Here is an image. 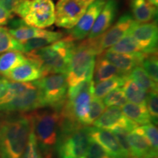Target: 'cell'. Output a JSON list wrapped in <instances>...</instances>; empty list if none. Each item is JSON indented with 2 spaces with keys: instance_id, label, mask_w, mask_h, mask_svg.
Returning a JSON list of instances; mask_svg holds the SVG:
<instances>
[{
  "instance_id": "6da1fadb",
  "label": "cell",
  "mask_w": 158,
  "mask_h": 158,
  "mask_svg": "<svg viewBox=\"0 0 158 158\" xmlns=\"http://www.w3.org/2000/svg\"><path fill=\"white\" fill-rule=\"evenodd\" d=\"M75 47L74 40L68 36L26 54V56L38 65L43 77L51 74H66Z\"/></svg>"
},
{
  "instance_id": "7a4b0ae2",
  "label": "cell",
  "mask_w": 158,
  "mask_h": 158,
  "mask_svg": "<svg viewBox=\"0 0 158 158\" xmlns=\"http://www.w3.org/2000/svg\"><path fill=\"white\" fill-rule=\"evenodd\" d=\"M31 128L29 115L0 122V158H22Z\"/></svg>"
},
{
  "instance_id": "3957f363",
  "label": "cell",
  "mask_w": 158,
  "mask_h": 158,
  "mask_svg": "<svg viewBox=\"0 0 158 158\" xmlns=\"http://www.w3.org/2000/svg\"><path fill=\"white\" fill-rule=\"evenodd\" d=\"M59 133V158H80L86 155L90 140L89 127L62 116Z\"/></svg>"
},
{
  "instance_id": "277c9868",
  "label": "cell",
  "mask_w": 158,
  "mask_h": 158,
  "mask_svg": "<svg viewBox=\"0 0 158 158\" xmlns=\"http://www.w3.org/2000/svg\"><path fill=\"white\" fill-rule=\"evenodd\" d=\"M97 56L98 54L90 40L83 41L75 47L66 73L68 87L93 79Z\"/></svg>"
},
{
  "instance_id": "5b68a950",
  "label": "cell",
  "mask_w": 158,
  "mask_h": 158,
  "mask_svg": "<svg viewBox=\"0 0 158 158\" xmlns=\"http://www.w3.org/2000/svg\"><path fill=\"white\" fill-rule=\"evenodd\" d=\"M31 125L39 145L46 151L56 145L62 116L58 110H45L30 114Z\"/></svg>"
},
{
  "instance_id": "8992f818",
  "label": "cell",
  "mask_w": 158,
  "mask_h": 158,
  "mask_svg": "<svg viewBox=\"0 0 158 158\" xmlns=\"http://www.w3.org/2000/svg\"><path fill=\"white\" fill-rule=\"evenodd\" d=\"M15 13L25 24L43 29L54 23L55 5L52 0H22Z\"/></svg>"
},
{
  "instance_id": "52a82bcc",
  "label": "cell",
  "mask_w": 158,
  "mask_h": 158,
  "mask_svg": "<svg viewBox=\"0 0 158 158\" xmlns=\"http://www.w3.org/2000/svg\"><path fill=\"white\" fill-rule=\"evenodd\" d=\"M41 96L43 107L62 109L67 98L68 83L66 74H51L35 81Z\"/></svg>"
},
{
  "instance_id": "ba28073f",
  "label": "cell",
  "mask_w": 158,
  "mask_h": 158,
  "mask_svg": "<svg viewBox=\"0 0 158 158\" xmlns=\"http://www.w3.org/2000/svg\"><path fill=\"white\" fill-rule=\"evenodd\" d=\"M94 0H58L55 7L54 23L59 27L71 29Z\"/></svg>"
},
{
  "instance_id": "9c48e42d",
  "label": "cell",
  "mask_w": 158,
  "mask_h": 158,
  "mask_svg": "<svg viewBox=\"0 0 158 158\" xmlns=\"http://www.w3.org/2000/svg\"><path fill=\"white\" fill-rule=\"evenodd\" d=\"M137 23V21H135L130 13H125L118 19L115 24L107 29L103 34L96 38L91 39L98 55L101 54L104 51L116 44L122 37L128 34Z\"/></svg>"
},
{
  "instance_id": "30bf717a",
  "label": "cell",
  "mask_w": 158,
  "mask_h": 158,
  "mask_svg": "<svg viewBox=\"0 0 158 158\" xmlns=\"http://www.w3.org/2000/svg\"><path fill=\"white\" fill-rule=\"evenodd\" d=\"M40 108H43L40 92L35 84L34 87L18 94L7 103L0 105V111L27 112Z\"/></svg>"
},
{
  "instance_id": "8fae6325",
  "label": "cell",
  "mask_w": 158,
  "mask_h": 158,
  "mask_svg": "<svg viewBox=\"0 0 158 158\" xmlns=\"http://www.w3.org/2000/svg\"><path fill=\"white\" fill-rule=\"evenodd\" d=\"M93 124L94 127L110 131L121 128L127 130L129 133L138 127V124L124 116L122 109L116 106L106 108L98 119L94 122Z\"/></svg>"
},
{
  "instance_id": "7c38bea8",
  "label": "cell",
  "mask_w": 158,
  "mask_h": 158,
  "mask_svg": "<svg viewBox=\"0 0 158 158\" xmlns=\"http://www.w3.org/2000/svg\"><path fill=\"white\" fill-rule=\"evenodd\" d=\"M144 54H157L158 29L156 22L137 23L130 31Z\"/></svg>"
},
{
  "instance_id": "4fadbf2b",
  "label": "cell",
  "mask_w": 158,
  "mask_h": 158,
  "mask_svg": "<svg viewBox=\"0 0 158 158\" xmlns=\"http://www.w3.org/2000/svg\"><path fill=\"white\" fill-rule=\"evenodd\" d=\"M107 0H94L78 20L76 26L71 29L70 36L74 40H81L86 38L95 22L100 11L103 8Z\"/></svg>"
},
{
  "instance_id": "5bb4252c",
  "label": "cell",
  "mask_w": 158,
  "mask_h": 158,
  "mask_svg": "<svg viewBox=\"0 0 158 158\" xmlns=\"http://www.w3.org/2000/svg\"><path fill=\"white\" fill-rule=\"evenodd\" d=\"M89 134L100 144L111 158H130L122 149L117 139L110 130L89 127Z\"/></svg>"
},
{
  "instance_id": "9a60e30c",
  "label": "cell",
  "mask_w": 158,
  "mask_h": 158,
  "mask_svg": "<svg viewBox=\"0 0 158 158\" xmlns=\"http://www.w3.org/2000/svg\"><path fill=\"white\" fill-rule=\"evenodd\" d=\"M102 56L114 65L124 76H127L135 67L140 66L147 54H121L106 50L102 52Z\"/></svg>"
},
{
  "instance_id": "2e32d148",
  "label": "cell",
  "mask_w": 158,
  "mask_h": 158,
  "mask_svg": "<svg viewBox=\"0 0 158 158\" xmlns=\"http://www.w3.org/2000/svg\"><path fill=\"white\" fill-rule=\"evenodd\" d=\"M117 12V2L116 0H107L89 33L88 39L96 38L109 29L116 19Z\"/></svg>"
},
{
  "instance_id": "e0dca14e",
  "label": "cell",
  "mask_w": 158,
  "mask_h": 158,
  "mask_svg": "<svg viewBox=\"0 0 158 158\" xmlns=\"http://www.w3.org/2000/svg\"><path fill=\"white\" fill-rule=\"evenodd\" d=\"M42 77V72L40 67L28 59L5 76L7 79L15 82L35 81Z\"/></svg>"
},
{
  "instance_id": "ac0fdd59",
  "label": "cell",
  "mask_w": 158,
  "mask_h": 158,
  "mask_svg": "<svg viewBox=\"0 0 158 158\" xmlns=\"http://www.w3.org/2000/svg\"><path fill=\"white\" fill-rule=\"evenodd\" d=\"M130 6L133 19L138 23L150 22L157 17V7L150 5L147 0H131Z\"/></svg>"
},
{
  "instance_id": "d6986e66",
  "label": "cell",
  "mask_w": 158,
  "mask_h": 158,
  "mask_svg": "<svg viewBox=\"0 0 158 158\" xmlns=\"http://www.w3.org/2000/svg\"><path fill=\"white\" fill-rule=\"evenodd\" d=\"M124 76L120 71L116 68L114 65L110 63L109 61L102 56V54L99 55L96 58L95 65L94 69V83H99L107 80L114 76Z\"/></svg>"
},
{
  "instance_id": "ffe728a7",
  "label": "cell",
  "mask_w": 158,
  "mask_h": 158,
  "mask_svg": "<svg viewBox=\"0 0 158 158\" xmlns=\"http://www.w3.org/2000/svg\"><path fill=\"white\" fill-rule=\"evenodd\" d=\"M127 140L130 156L133 157L143 158L152 149V147L147 138L134 130L128 133Z\"/></svg>"
},
{
  "instance_id": "44dd1931",
  "label": "cell",
  "mask_w": 158,
  "mask_h": 158,
  "mask_svg": "<svg viewBox=\"0 0 158 158\" xmlns=\"http://www.w3.org/2000/svg\"><path fill=\"white\" fill-rule=\"evenodd\" d=\"M122 113L128 118L139 124L152 123V119L146 105L126 102L122 106Z\"/></svg>"
},
{
  "instance_id": "7402d4cb",
  "label": "cell",
  "mask_w": 158,
  "mask_h": 158,
  "mask_svg": "<svg viewBox=\"0 0 158 158\" xmlns=\"http://www.w3.org/2000/svg\"><path fill=\"white\" fill-rule=\"evenodd\" d=\"M27 60V56L21 51H10L0 55V76L6 75L16 67Z\"/></svg>"
},
{
  "instance_id": "603a6c76",
  "label": "cell",
  "mask_w": 158,
  "mask_h": 158,
  "mask_svg": "<svg viewBox=\"0 0 158 158\" xmlns=\"http://www.w3.org/2000/svg\"><path fill=\"white\" fill-rule=\"evenodd\" d=\"M8 31L10 34L21 43L35 37H44L51 32V31H48L46 29L30 27L25 24V23H22L16 28L11 29Z\"/></svg>"
},
{
  "instance_id": "cb8c5ba5",
  "label": "cell",
  "mask_w": 158,
  "mask_h": 158,
  "mask_svg": "<svg viewBox=\"0 0 158 158\" xmlns=\"http://www.w3.org/2000/svg\"><path fill=\"white\" fill-rule=\"evenodd\" d=\"M62 33L58 32V31H51V32L48 35H45L44 37H35V38L29 40L21 43L23 48L22 53H23V54H28L31 51L52 44V43L62 39Z\"/></svg>"
},
{
  "instance_id": "d4e9b609",
  "label": "cell",
  "mask_w": 158,
  "mask_h": 158,
  "mask_svg": "<svg viewBox=\"0 0 158 158\" xmlns=\"http://www.w3.org/2000/svg\"><path fill=\"white\" fill-rule=\"evenodd\" d=\"M122 86L123 87L122 89L125 94L126 98L127 100L130 101V102L146 105L147 92L140 87L132 79L129 78L127 76L126 77Z\"/></svg>"
},
{
  "instance_id": "484cf974",
  "label": "cell",
  "mask_w": 158,
  "mask_h": 158,
  "mask_svg": "<svg viewBox=\"0 0 158 158\" xmlns=\"http://www.w3.org/2000/svg\"><path fill=\"white\" fill-rule=\"evenodd\" d=\"M108 50L116 53H121V54H136L143 53L135 38L130 32Z\"/></svg>"
},
{
  "instance_id": "4316f807",
  "label": "cell",
  "mask_w": 158,
  "mask_h": 158,
  "mask_svg": "<svg viewBox=\"0 0 158 158\" xmlns=\"http://www.w3.org/2000/svg\"><path fill=\"white\" fill-rule=\"evenodd\" d=\"M127 77L132 79L147 92L151 91H157V83L154 81L141 66L135 67L130 73Z\"/></svg>"
},
{
  "instance_id": "83f0119b",
  "label": "cell",
  "mask_w": 158,
  "mask_h": 158,
  "mask_svg": "<svg viewBox=\"0 0 158 158\" xmlns=\"http://www.w3.org/2000/svg\"><path fill=\"white\" fill-rule=\"evenodd\" d=\"M125 78L126 77L117 76L103 81L96 83L94 86V96L98 98H103L111 91L123 86Z\"/></svg>"
},
{
  "instance_id": "f1b7e54d",
  "label": "cell",
  "mask_w": 158,
  "mask_h": 158,
  "mask_svg": "<svg viewBox=\"0 0 158 158\" xmlns=\"http://www.w3.org/2000/svg\"><path fill=\"white\" fill-rule=\"evenodd\" d=\"M22 45L10 34L9 31L0 27V54L10 51L22 52Z\"/></svg>"
},
{
  "instance_id": "f546056e",
  "label": "cell",
  "mask_w": 158,
  "mask_h": 158,
  "mask_svg": "<svg viewBox=\"0 0 158 158\" xmlns=\"http://www.w3.org/2000/svg\"><path fill=\"white\" fill-rule=\"evenodd\" d=\"M106 109V106L100 98H98L93 96L90 102L89 110L87 117L85 119L84 125H90L94 123L95 120L98 119L102 112Z\"/></svg>"
},
{
  "instance_id": "4dcf8cb0",
  "label": "cell",
  "mask_w": 158,
  "mask_h": 158,
  "mask_svg": "<svg viewBox=\"0 0 158 158\" xmlns=\"http://www.w3.org/2000/svg\"><path fill=\"white\" fill-rule=\"evenodd\" d=\"M145 72L154 81H158V62L157 54H147L142 61L141 64Z\"/></svg>"
},
{
  "instance_id": "1f68e13d",
  "label": "cell",
  "mask_w": 158,
  "mask_h": 158,
  "mask_svg": "<svg viewBox=\"0 0 158 158\" xmlns=\"http://www.w3.org/2000/svg\"><path fill=\"white\" fill-rule=\"evenodd\" d=\"M127 100L123 90L120 87L111 91L103 98L105 106H107L108 107H110V106L122 107L127 102Z\"/></svg>"
},
{
  "instance_id": "d6a6232c",
  "label": "cell",
  "mask_w": 158,
  "mask_h": 158,
  "mask_svg": "<svg viewBox=\"0 0 158 158\" xmlns=\"http://www.w3.org/2000/svg\"><path fill=\"white\" fill-rule=\"evenodd\" d=\"M22 158H43L40 151V147H39V143L35 137L32 128H31L28 141L23 152Z\"/></svg>"
},
{
  "instance_id": "836d02e7",
  "label": "cell",
  "mask_w": 158,
  "mask_h": 158,
  "mask_svg": "<svg viewBox=\"0 0 158 158\" xmlns=\"http://www.w3.org/2000/svg\"><path fill=\"white\" fill-rule=\"evenodd\" d=\"M136 133L141 134L149 141L154 149H158V131L157 128L153 124H144L141 127H138L134 130Z\"/></svg>"
},
{
  "instance_id": "e575fe53",
  "label": "cell",
  "mask_w": 158,
  "mask_h": 158,
  "mask_svg": "<svg viewBox=\"0 0 158 158\" xmlns=\"http://www.w3.org/2000/svg\"><path fill=\"white\" fill-rule=\"evenodd\" d=\"M158 98L157 91H151L147 93L146 106L149 112L152 122L157 124L158 118Z\"/></svg>"
},
{
  "instance_id": "d590c367",
  "label": "cell",
  "mask_w": 158,
  "mask_h": 158,
  "mask_svg": "<svg viewBox=\"0 0 158 158\" xmlns=\"http://www.w3.org/2000/svg\"><path fill=\"white\" fill-rule=\"evenodd\" d=\"M86 158H111L101 146L90 137Z\"/></svg>"
},
{
  "instance_id": "8d00e7d4",
  "label": "cell",
  "mask_w": 158,
  "mask_h": 158,
  "mask_svg": "<svg viewBox=\"0 0 158 158\" xmlns=\"http://www.w3.org/2000/svg\"><path fill=\"white\" fill-rule=\"evenodd\" d=\"M110 132L114 134L116 139H117L118 143H119L120 147H121L122 149L124 151V152L127 156H129L130 157H131V156H130L129 143H128L127 140V135L129 133V132L124 129H121V128L113 130Z\"/></svg>"
},
{
  "instance_id": "74e56055",
  "label": "cell",
  "mask_w": 158,
  "mask_h": 158,
  "mask_svg": "<svg viewBox=\"0 0 158 158\" xmlns=\"http://www.w3.org/2000/svg\"><path fill=\"white\" fill-rule=\"evenodd\" d=\"M21 1L22 0H0V6L13 14Z\"/></svg>"
},
{
  "instance_id": "f35d334b",
  "label": "cell",
  "mask_w": 158,
  "mask_h": 158,
  "mask_svg": "<svg viewBox=\"0 0 158 158\" xmlns=\"http://www.w3.org/2000/svg\"><path fill=\"white\" fill-rule=\"evenodd\" d=\"M13 17V13H10L7 10L0 6V26L7 24Z\"/></svg>"
},
{
  "instance_id": "ab89813d",
  "label": "cell",
  "mask_w": 158,
  "mask_h": 158,
  "mask_svg": "<svg viewBox=\"0 0 158 158\" xmlns=\"http://www.w3.org/2000/svg\"><path fill=\"white\" fill-rule=\"evenodd\" d=\"M9 80L5 77L0 76V99L5 95L7 91Z\"/></svg>"
},
{
  "instance_id": "60d3db41",
  "label": "cell",
  "mask_w": 158,
  "mask_h": 158,
  "mask_svg": "<svg viewBox=\"0 0 158 158\" xmlns=\"http://www.w3.org/2000/svg\"><path fill=\"white\" fill-rule=\"evenodd\" d=\"M143 158H157V150L152 148Z\"/></svg>"
},
{
  "instance_id": "b9f144b4",
  "label": "cell",
  "mask_w": 158,
  "mask_h": 158,
  "mask_svg": "<svg viewBox=\"0 0 158 158\" xmlns=\"http://www.w3.org/2000/svg\"><path fill=\"white\" fill-rule=\"evenodd\" d=\"M147 1L149 2L150 5L155 6V7H157L158 6V0H147Z\"/></svg>"
},
{
  "instance_id": "7bdbcfd3",
  "label": "cell",
  "mask_w": 158,
  "mask_h": 158,
  "mask_svg": "<svg viewBox=\"0 0 158 158\" xmlns=\"http://www.w3.org/2000/svg\"><path fill=\"white\" fill-rule=\"evenodd\" d=\"M45 158H51V157H50V155H48V157H45Z\"/></svg>"
},
{
  "instance_id": "ee69618b",
  "label": "cell",
  "mask_w": 158,
  "mask_h": 158,
  "mask_svg": "<svg viewBox=\"0 0 158 158\" xmlns=\"http://www.w3.org/2000/svg\"><path fill=\"white\" fill-rule=\"evenodd\" d=\"M80 158H86V157H85L84 156V157H80Z\"/></svg>"
},
{
  "instance_id": "f6af8a7d",
  "label": "cell",
  "mask_w": 158,
  "mask_h": 158,
  "mask_svg": "<svg viewBox=\"0 0 158 158\" xmlns=\"http://www.w3.org/2000/svg\"><path fill=\"white\" fill-rule=\"evenodd\" d=\"M130 158H135V157H131Z\"/></svg>"
}]
</instances>
